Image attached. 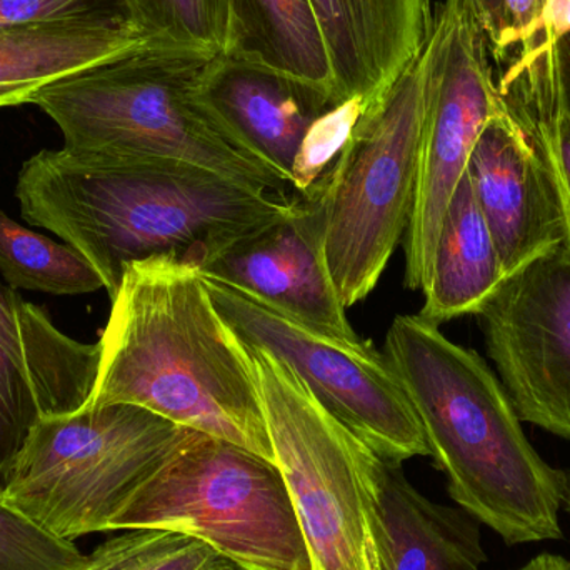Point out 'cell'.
Returning a JSON list of instances; mask_svg holds the SVG:
<instances>
[{
	"label": "cell",
	"instance_id": "6da1fadb",
	"mask_svg": "<svg viewBox=\"0 0 570 570\" xmlns=\"http://www.w3.org/2000/svg\"><path fill=\"white\" fill-rule=\"evenodd\" d=\"M16 197L27 224L56 234L96 267L110 301L130 264L170 256L197 267L292 206L197 167L112 163L66 147L23 163Z\"/></svg>",
	"mask_w": 570,
	"mask_h": 570
},
{
	"label": "cell",
	"instance_id": "7a4b0ae2",
	"mask_svg": "<svg viewBox=\"0 0 570 570\" xmlns=\"http://www.w3.org/2000/svg\"><path fill=\"white\" fill-rule=\"evenodd\" d=\"M99 344L86 407L137 405L274 462L249 354L197 267L170 256L130 264Z\"/></svg>",
	"mask_w": 570,
	"mask_h": 570
},
{
	"label": "cell",
	"instance_id": "3957f363",
	"mask_svg": "<svg viewBox=\"0 0 570 570\" xmlns=\"http://www.w3.org/2000/svg\"><path fill=\"white\" fill-rule=\"evenodd\" d=\"M384 354L421 422L429 458L449 494L508 546L562 539L568 475L549 465L522 431L498 375L421 315H397Z\"/></svg>",
	"mask_w": 570,
	"mask_h": 570
},
{
	"label": "cell",
	"instance_id": "277c9868",
	"mask_svg": "<svg viewBox=\"0 0 570 570\" xmlns=\"http://www.w3.org/2000/svg\"><path fill=\"white\" fill-rule=\"evenodd\" d=\"M216 53L156 39L50 83L30 104L79 156L197 167L283 194L287 177L257 156L207 97L206 67Z\"/></svg>",
	"mask_w": 570,
	"mask_h": 570
},
{
	"label": "cell",
	"instance_id": "5b68a950",
	"mask_svg": "<svg viewBox=\"0 0 570 570\" xmlns=\"http://www.w3.org/2000/svg\"><path fill=\"white\" fill-rule=\"evenodd\" d=\"M441 49L442 20L434 10L417 56L362 112L325 176L308 190L324 210L325 263L345 308L377 287L404 240Z\"/></svg>",
	"mask_w": 570,
	"mask_h": 570
},
{
	"label": "cell",
	"instance_id": "8992f818",
	"mask_svg": "<svg viewBox=\"0 0 570 570\" xmlns=\"http://www.w3.org/2000/svg\"><path fill=\"white\" fill-rule=\"evenodd\" d=\"M189 432L129 404L42 419L13 461L0 508L60 541L109 532Z\"/></svg>",
	"mask_w": 570,
	"mask_h": 570
},
{
	"label": "cell",
	"instance_id": "52a82bcc",
	"mask_svg": "<svg viewBox=\"0 0 570 570\" xmlns=\"http://www.w3.org/2000/svg\"><path fill=\"white\" fill-rule=\"evenodd\" d=\"M139 528L193 535L250 570H315L276 462L203 432L187 434L109 532Z\"/></svg>",
	"mask_w": 570,
	"mask_h": 570
},
{
	"label": "cell",
	"instance_id": "ba28073f",
	"mask_svg": "<svg viewBox=\"0 0 570 570\" xmlns=\"http://www.w3.org/2000/svg\"><path fill=\"white\" fill-rule=\"evenodd\" d=\"M244 348L259 387L274 462L315 570H381L377 454L325 411L287 365L261 348Z\"/></svg>",
	"mask_w": 570,
	"mask_h": 570
},
{
	"label": "cell",
	"instance_id": "9c48e42d",
	"mask_svg": "<svg viewBox=\"0 0 570 570\" xmlns=\"http://www.w3.org/2000/svg\"><path fill=\"white\" fill-rule=\"evenodd\" d=\"M227 327L247 347L287 365L358 441L385 461L431 455L421 422L384 352L344 341L234 285L204 277Z\"/></svg>",
	"mask_w": 570,
	"mask_h": 570
},
{
	"label": "cell",
	"instance_id": "30bf717a",
	"mask_svg": "<svg viewBox=\"0 0 570 570\" xmlns=\"http://www.w3.org/2000/svg\"><path fill=\"white\" fill-rule=\"evenodd\" d=\"M442 49L402 247L405 287L424 291L445 210L485 124L501 107L491 47L474 0H442Z\"/></svg>",
	"mask_w": 570,
	"mask_h": 570
},
{
	"label": "cell",
	"instance_id": "8fae6325",
	"mask_svg": "<svg viewBox=\"0 0 570 570\" xmlns=\"http://www.w3.org/2000/svg\"><path fill=\"white\" fill-rule=\"evenodd\" d=\"M478 317L519 419L570 442V247L511 274Z\"/></svg>",
	"mask_w": 570,
	"mask_h": 570
},
{
	"label": "cell",
	"instance_id": "7c38bea8",
	"mask_svg": "<svg viewBox=\"0 0 570 570\" xmlns=\"http://www.w3.org/2000/svg\"><path fill=\"white\" fill-rule=\"evenodd\" d=\"M100 344L59 331L43 308L0 284V475L37 422L86 407L99 374Z\"/></svg>",
	"mask_w": 570,
	"mask_h": 570
},
{
	"label": "cell",
	"instance_id": "4fadbf2b",
	"mask_svg": "<svg viewBox=\"0 0 570 570\" xmlns=\"http://www.w3.org/2000/svg\"><path fill=\"white\" fill-rule=\"evenodd\" d=\"M197 269L325 334L344 341L361 338L345 315L325 263L324 210L314 194L292 199L284 216L230 240Z\"/></svg>",
	"mask_w": 570,
	"mask_h": 570
},
{
	"label": "cell",
	"instance_id": "5bb4252c",
	"mask_svg": "<svg viewBox=\"0 0 570 570\" xmlns=\"http://www.w3.org/2000/svg\"><path fill=\"white\" fill-rule=\"evenodd\" d=\"M468 176L508 277L568 246V224L551 176L502 102L475 142Z\"/></svg>",
	"mask_w": 570,
	"mask_h": 570
},
{
	"label": "cell",
	"instance_id": "9a60e30c",
	"mask_svg": "<svg viewBox=\"0 0 570 570\" xmlns=\"http://www.w3.org/2000/svg\"><path fill=\"white\" fill-rule=\"evenodd\" d=\"M324 33L338 104L367 109L428 39L431 0H311Z\"/></svg>",
	"mask_w": 570,
	"mask_h": 570
},
{
	"label": "cell",
	"instance_id": "2e32d148",
	"mask_svg": "<svg viewBox=\"0 0 570 570\" xmlns=\"http://www.w3.org/2000/svg\"><path fill=\"white\" fill-rule=\"evenodd\" d=\"M204 86L227 124L288 183L312 127L337 107L312 87L226 53L210 57Z\"/></svg>",
	"mask_w": 570,
	"mask_h": 570
},
{
	"label": "cell",
	"instance_id": "e0dca14e",
	"mask_svg": "<svg viewBox=\"0 0 570 570\" xmlns=\"http://www.w3.org/2000/svg\"><path fill=\"white\" fill-rule=\"evenodd\" d=\"M375 509L381 570H481L488 562L471 514L425 498L402 464L379 455Z\"/></svg>",
	"mask_w": 570,
	"mask_h": 570
},
{
	"label": "cell",
	"instance_id": "ac0fdd59",
	"mask_svg": "<svg viewBox=\"0 0 570 570\" xmlns=\"http://www.w3.org/2000/svg\"><path fill=\"white\" fill-rule=\"evenodd\" d=\"M163 39L137 23L0 29V109L32 102L50 83Z\"/></svg>",
	"mask_w": 570,
	"mask_h": 570
},
{
	"label": "cell",
	"instance_id": "d6986e66",
	"mask_svg": "<svg viewBox=\"0 0 570 570\" xmlns=\"http://www.w3.org/2000/svg\"><path fill=\"white\" fill-rule=\"evenodd\" d=\"M508 279L468 173L439 229L421 315L431 324L478 315Z\"/></svg>",
	"mask_w": 570,
	"mask_h": 570
},
{
	"label": "cell",
	"instance_id": "ffe728a7",
	"mask_svg": "<svg viewBox=\"0 0 570 570\" xmlns=\"http://www.w3.org/2000/svg\"><path fill=\"white\" fill-rule=\"evenodd\" d=\"M226 56L297 80L331 97L334 77L311 0H224Z\"/></svg>",
	"mask_w": 570,
	"mask_h": 570
},
{
	"label": "cell",
	"instance_id": "44dd1931",
	"mask_svg": "<svg viewBox=\"0 0 570 570\" xmlns=\"http://www.w3.org/2000/svg\"><path fill=\"white\" fill-rule=\"evenodd\" d=\"M519 49L499 77V97L551 176L559 199L570 206V112L562 99L558 39L538 33Z\"/></svg>",
	"mask_w": 570,
	"mask_h": 570
},
{
	"label": "cell",
	"instance_id": "7402d4cb",
	"mask_svg": "<svg viewBox=\"0 0 570 570\" xmlns=\"http://www.w3.org/2000/svg\"><path fill=\"white\" fill-rule=\"evenodd\" d=\"M0 274L10 288L79 295L106 288L96 267L69 244L26 229L0 210Z\"/></svg>",
	"mask_w": 570,
	"mask_h": 570
},
{
	"label": "cell",
	"instance_id": "603a6c76",
	"mask_svg": "<svg viewBox=\"0 0 570 570\" xmlns=\"http://www.w3.org/2000/svg\"><path fill=\"white\" fill-rule=\"evenodd\" d=\"M209 544L167 529H126L102 542L79 570H203L216 561Z\"/></svg>",
	"mask_w": 570,
	"mask_h": 570
},
{
	"label": "cell",
	"instance_id": "cb8c5ba5",
	"mask_svg": "<svg viewBox=\"0 0 570 570\" xmlns=\"http://www.w3.org/2000/svg\"><path fill=\"white\" fill-rule=\"evenodd\" d=\"M144 26L177 46L223 52L227 20L224 0H139Z\"/></svg>",
	"mask_w": 570,
	"mask_h": 570
},
{
	"label": "cell",
	"instance_id": "d4e9b609",
	"mask_svg": "<svg viewBox=\"0 0 570 570\" xmlns=\"http://www.w3.org/2000/svg\"><path fill=\"white\" fill-rule=\"evenodd\" d=\"M120 23L146 27L137 0H0V29Z\"/></svg>",
	"mask_w": 570,
	"mask_h": 570
},
{
	"label": "cell",
	"instance_id": "484cf974",
	"mask_svg": "<svg viewBox=\"0 0 570 570\" xmlns=\"http://www.w3.org/2000/svg\"><path fill=\"white\" fill-rule=\"evenodd\" d=\"M83 561L73 542L50 538L0 508V570H79Z\"/></svg>",
	"mask_w": 570,
	"mask_h": 570
},
{
	"label": "cell",
	"instance_id": "4316f807",
	"mask_svg": "<svg viewBox=\"0 0 570 570\" xmlns=\"http://www.w3.org/2000/svg\"><path fill=\"white\" fill-rule=\"evenodd\" d=\"M546 0H504V42L502 60L514 47L529 42L534 36L535 26L541 19Z\"/></svg>",
	"mask_w": 570,
	"mask_h": 570
},
{
	"label": "cell",
	"instance_id": "83f0119b",
	"mask_svg": "<svg viewBox=\"0 0 570 570\" xmlns=\"http://www.w3.org/2000/svg\"><path fill=\"white\" fill-rule=\"evenodd\" d=\"M482 26L488 33L491 56L502 62V42H504V0H474Z\"/></svg>",
	"mask_w": 570,
	"mask_h": 570
},
{
	"label": "cell",
	"instance_id": "f1b7e54d",
	"mask_svg": "<svg viewBox=\"0 0 570 570\" xmlns=\"http://www.w3.org/2000/svg\"><path fill=\"white\" fill-rule=\"evenodd\" d=\"M538 33H548L558 40L570 33V0H546L544 10L535 26L532 39Z\"/></svg>",
	"mask_w": 570,
	"mask_h": 570
},
{
	"label": "cell",
	"instance_id": "f546056e",
	"mask_svg": "<svg viewBox=\"0 0 570 570\" xmlns=\"http://www.w3.org/2000/svg\"><path fill=\"white\" fill-rule=\"evenodd\" d=\"M558 67L562 99L570 112V33L558 40Z\"/></svg>",
	"mask_w": 570,
	"mask_h": 570
},
{
	"label": "cell",
	"instance_id": "4dcf8cb0",
	"mask_svg": "<svg viewBox=\"0 0 570 570\" xmlns=\"http://www.w3.org/2000/svg\"><path fill=\"white\" fill-rule=\"evenodd\" d=\"M203 570H250L247 568H243V566L236 564V562L230 561V559L219 558L216 561L210 562L209 566H206Z\"/></svg>",
	"mask_w": 570,
	"mask_h": 570
},
{
	"label": "cell",
	"instance_id": "1f68e13d",
	"mask_svg": "<svg viewBox=\"0 0 570 570\" xmlns=\"http://www.w3.org/2000/svg\"><path fill=\"white\" fill-rule=\"evenodd\" d=\"M559 203H561L562 210H564L566 224H568V246L570 247V206L561 199H559Z\"/></svg>",
	"mask_w": 570,
	"mask_h": 570
},
{
	"label": "cell",
	"instance_id": "d6a6232c",
	"mask_svg": "<svg viewBox=\"0 0 570 570\" xmlns=\"http://www.w3.org/2000/svg\"><path fill=\"white\" fill-rule=\"evenodd\" d=\"M3 489H6V481H3L2 475H0V499H2Z\"/></svg>",
	"mask_w": 570,
	"mask_h": 570
},
{
	"label": "cell",
	"instance_id": "836d02e7",
	"mask_svg": "<svg viewBox=\"0 0 570 570\" xmlns=\"http://www.w3.org/2000/svg\"><path fill=\"white\" fill-rule=\"evenodd\" d=\"M566 502H568V511L570 512V484H569L568 498H566Z\"/></svg>",
	"mask_w": 570,
	"mask_h": 570
},
{
	"label": "cell",
	"instance_id": "e575fe53",
	"mask_svg": "<svg viewBox=\"0 0 570 570\" xmlns=\"http://www.w3.org/2000/svg\"><path fill=\"white\" fill-rule=\"evenodd\" d=\"M137 2H139V0H137ZM139 9H140V7H139Z\"/></svg>",
	"mask_w": 570,
	"mask_h": 570
}]
</instances>
